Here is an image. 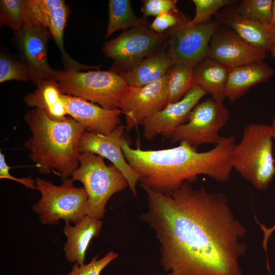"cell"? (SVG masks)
I'll return each mask as SVG.
<instances>
[{
  "label": "cell",
  "mask_w": 275,
  "mask_h": 275,
  "mask_svg": "<svg viewBox=\"0 0 275 275\" xmlns=\"http://www.w3.org/2000/svg\"><path fill=\"white\" fill-rule=\"evenodd\" d=\"M186 23L184 16L179 12L164 13L156 16L149 28L156 33L162 34L171 28L175 29Z\"/></svg>",
  "instance_id": "31"
},
{
  "label": "cell",
  "mask_w": 275,
  "mask_h": 275,
  "mask_svg": "<svg viewBox=\"0 0 275 275\" xmlns=\"http://www.w3.org/2000/svg\"><path fill=\"white\" fill-rule=\"evenodd\" d=\"M28 23L25 0L0 1L1 25H6L16 33Z\"/></svg>",
  "instance_id": "26"
},
{
  "label": "cell",
  "mask_w": 275,
  "mask_h": 275,
  "mask_svg": "<svg viewBox=\"0 0 275 275\" xmlns=\"http://www.w3.org/2000/svg\"><path fill=\"white\" fill-rule=\"evenodd\" d=\"M266 51L250 45L230 29L218 28L210 40L208 57L233 68L263 61Z\"/></svg>",
  "instance_id": "16"
},
{
  "label": "cell",
  "mask_w": 275,
  "mask_h": 275,
  "mask_svg": "<svg viewBox=\"0 0 275 275\" xmlns=\"http://www.w3.org/2000/svg\"><path fill=\"white\" fill-rule=\"evenodd\" d=\"M124 129L123 125H119L106 134L85 131L80 139L78 149L79 153H93L111 161L125 176L130 189L135 197L139 177L128 163L122 150L121 141Z\"/></svg>",
  "instance_id": "15"
},
{
  "label": "cell",
  "mask_w": 275,
  "mask_h": 275,
  "mask_svg": "<svg viewBox=\"0 0 275 275\" xmlns=\"http://www.w3.org/2000/svg\"><path fill=\"white\" fill-rule=\"evenodd\" d=\"M196 6L195 17L187 22L198 25L208 21L211 16L224 6L232 4L231 0H193Z\"/></svg>",
  "instance_id": "29"
},
{
  "label": "cell",
  "mask_w": 275,
  "mask_h": 275,
  "mask_svg": "<svg viewBox=\"0 0 275 275\" xmlns=\"http://www.w3.org/2000/svg\"><path fill=\"white\" fill-rule=\"evenodd\" d=\"M71 178L81 182L87 192V215L100 220L110 198L128 186L127 179L117 167L106 165L102 157L89 152L80 153L79 166Z\"/></svg>",
  "instance_id": "6"
},
{
  "label": "cell",
  "mask_w": 275,
  "mask_h": 275,
  "mask_svg": "<svg viewBox=\"0 0 275 275\" xmlns=\"http://www.w3.org/2000/svg\"><path fill=\"white\" fill-rule=\"evenodd\" d=\"M26 14L32 25L47 31L60 52L65 69L80 71L98 69V67L78 62L67 52L64 44V33L69 9L63 0H25Z\"/></svg>",
  "instance_id": "9"
},
{
  "label": "cell",
  "mask_w": 275,
  "mask_h": 275,
  "mask_svg": "<svg viewBox=\"0 0 275 275\" xmlns=\"http://www.w3.org/2000/svg\"><path fill=\"white\" fill-rule=\"evenodd\" d=\"M230 68L207 57L194 67L195 84L210 94L213 99L224 103Z\"/></svg>",
  "instance_id": "22"
},
{
  "label": "cell",
  "mask_w": 275,
  "mask_h": 275,
  "mask_svg": "<svg viewBox=\"0 0 275 275\" xmlns=\"http://www.w3.org/2000/svg\"><path fill=\"white\" fill-rule=\"evenodd\" d=\"M168 104L167 74L160 79L142 87L128 86L119 109L125 115V128L129 131L142 125L148 117Z\"/></svg>",
  "instance_id": "11"
},
{
  "label": "cell",
  "mask_w": 275,
  "mask_h": 275,
  "mask_svg": "<svg viewBox=\"0 0 275 275\" xmlns=\"http://www.w3.org/2000/svg\"><path fill=\"white\" fill-rule=\"evenodd\" d=\"M102 226L101 220L88 215L73 226L70 221H65L64 233L67 239L64 251L66 259L80 265L84 264L89 244L93 237L100 234Z\"/></svg>",
  "instance_id": "18"
},
{
  "label": "cell",
  "mask_w": 275,
  "mask_h": 275,
  "mask_svg": "<svg viewBox=\"0 0 275 275\" xmlns=\"http://www.w3.org/2000/svg\"><path fill=\"white\" fill-rule=\"evenodd\" d=\"M10 167L8 166L5 158V155L0 153V178L1 179H9L16 181L25 187L36 189V180L31 176L26 178H17L11 175L9 173Z\"/></svg>",
  "instance_id": "33"
},
{
  "label": "cell",
  "mask_w": 275,
  "mask_h": 275,
  "mask_svg": "<svg viewBox=\"0 0 275 275\" xmlns=\"http://www.w3.org/2000/svg\"><path fill=\"white\" fill-rule=\"evenodd\" d=\"M146 24L145 18L139 17L135 15L129 0L108 1V21L106 37L119 30L146 25Z\"/></svg>",
  "instance_id": "24"
},
{
  "label": "cell",
  "mask_w": 275,
  "mask_h": 275,
  "mask_svg": "<svg viewBox=\"0 0 275 275\" xmlns=\"http://www.w3.org/2000/svg\"><path fill=\"white\" fill-rule=\"evenodd\" d=\"M117 257L118 254L114 251L109 252L100 259H98L97 255L87 264L80 265L75 263L71 271L66 275H100L102 270Z\"/></svg>",
  "instance_id": "30"
},
{
  "label": "cell",
  "mask_w": 275,
  "mask_h": 275,
  "mask_svg": "<svg viewBox=\"0 0 275 275\" xmlns=\"http://www.w3.org/2000/svg\"><path fill=\"white\" fill-rule=\"evenodd\" d=\"M74 180L68 178L61 185L40 178L36 180V189L41 193L40 199L32 206L43 225H53L61 219L77 224L88 211V198L83 187L73 185Z\"/></svg>",
  "instance_id": "7"
},
{
  "label": "cell",
  "mask_w": 275,
  "mask_h": 275,
  "mask_svg": "<svg viewBox=\"0 0 275 275\" xmlns=\"http://www.w3.org/2000/svg\"><path fill=\"white\" fill-rule=\"evenodd\" d=\"M174 64L168 53L160 51L119 73L128 86L142 87L163 78Z\"/></svg>",
  "instance_id": "20"
},
{
  "label": "cell",
  "mask_w": 275,
  "mask_h": 275,
  "mask_svg": "<svg viewBox=\"0 0 275 275\" xmlns=\"http://www.w3.org/2000/svg\"><path fill=\"white\" fill-rule=\"evenodd\" d=\"M273 74V69L263 61L231 68L226 85V98L233 102L253 86L267 81Z\"/></svg>",
  "instance_id": "19"
},
{
  "label": "cell",
  "mask_w": 275,
  "mask_h": 275,
  "mask_svg": "<svg viewBox=\"0 0 275 275\" xmlns=\"http://www.w3.org/2000/svg\"><path fill=\"white\" fill-rule=\"evenodd\" d=\"M229 118V111L223 103L208 98L195 106L188 121L174 132L171 141L184 142L196 148L206 144L216 145L223 137L218 132Z\"/></svg>",
  "instance_id": "8"
},
{
  "label": "cell",
  "mask_w": 275,
  "mask_h": 275,
  "mask_svg": "<svg viewBox=\"0 0 275 275\" xmlns=\"http://www.w3.org/2000/svg\"><path fill=\"white\" fill-rule=\"evenodd\" d=\"M221 20L250 45L268 51L275 40V28L239 15L236 10L223 15Z\"/></svg>",
  "instance_id": "21"
},
{
  "label": "cell",
  "mask_w": 275,
  "mask_h": 275,
  "mask_svg": "<svg viewBox=\"0 0 275 275\" xmlns=\"http://www.w3.org/2000/svg\"><path fill=\"white\" fill-rule=\"evenodd\" d=\"M235 141L233 135L223 136L218 144L204 152L198 151L197 148L184 142L172 148L144 150L131 148L123 138L121 145L141 186L169 194L185 181H195L200 175L226 182L233 170L230 155Z\"/></svg>",
  "instance_id": "2"
},
{
  "label": "cell",
  "mask_w": 275,
  "mask_h": 275,
  "mask_svg": "<svg viewBox=\"0 0 275 275\" xmlns=\"http://www.w3.org/2000/svg\"><path fill=\"white\" fill-rule=\"evenodd\" d=\"M270 126L272 138L275 141V118L273 119Z\"/></svg>",
  "instance_id": "35"
},
{
  "label": "cell",
  "mask_w": 275,
  "mask_h": 275,
  "mask_svg": "<svg viewBox=\"0 0 275 275\" xmlns=\"http://www.w3.org/2000/svg\"><path fill=\"white\" fill-rule=\"evenodd\" d=\"M219 21L198 25L187 23L173 29L167 52L174 63L183 62L194 67L208 57L210 40L218 28Z\"/></svg>",
  "instance_id": "12"
},
{
  "label": "cell",
  "mask_w": 275,
  "mask_h": 275,
  "mask_svg": "<svg viewBox=\"0 0 275 275\" xmlns=\"http://www.w3.org/2000/svg\"><path fill=\"white\" fill-rule=\"evenodd\" d=\"M194 66L183 62L175 63L167 73L168 103L181 99L195 85Z\"/></svg>",
  "instance_id": "25"
},
{
  "label": "cell",
  "mask_w": 275,
  "mask_h": 275,
  "mask_svg": "<svg viewBox=\"0 0 275 275\" xmlns=\"http://www.w3.org/2000/svg\"><path fill=\"white\" fill-rule=\"evenodd\" d=\"M24 120L32 132L24 146L39 172H53L63 181L71 177L79 166L78 146L85 127L71 117L52 119L38 108L28 111Z\"/></svg>",
  "instance_id": "3"
},
{
  "label": "cell",
  "mask_w": 275,
  "mask_h": 275,
  "mask_svg": "<svg viewBox=\"0 0 275 275\" xmlns=\"http://www.w3.org/2000/svg\"><path fill=\"white\" fill-rule=\"evenodd\" d=\"M268 51L270 52L272 57L275 58V40L271 46L270 47V49H269Z\"/></svg>",
  "instance_id": "36"
},
{
  "label": "cell",
  "mask_w": 275,
  "mask_h": 275,
  "mask_svg": "<svg viewBox=\"0 0 275 275\" xmlns=\"http://www.w3.org/2000/svg\"><path fill=\"white\" fill-rule=\"evenodd\" d=\"M11 80L28 81L30 80L29 70L21 61L1 53L0 56V82Z\"/></svg>",
  "instance_id": "28"
},
{
  "label": "cell",
  "mask_w": 275,
  "mask_h": 275,
  "mask_svg": "<svg viewBox=\"0 0 275 275\" xmlns=\"http://www.w3.org/2000/svg\"><path fill=\"white\" fill-rule=\"evenodd\" d=\"M270 25L275 28V0H273L272 16Z\"/></svg>",
  "instance_id": "34"
},
{
  "label": "cell",
  "mask_w": 275,
  "mask_h": 275,
  "mask_svg": "<svg viewBox=\"0 0 275 275\" xmlns=\"http://www.w3.org/2000/svg\"><path fill=\"white\" fill-rule=\"evenodd\" d=\"M15 41L22 62L27 67L30 80L36 86L42 81L54 79L56 70L49 64L47 42L51 39L44 29L25 24L14 33Z\"/></svg>",
  "instance_id": "13"
},
{
  "label": "cell",
  "mask_w": 275,
  "mask_h": 275,
  "mask_svg": "<svg viewBox=\"0 0 275 275\" xmlns=\"http://www.w3.org/2000/svg\"><path fill=\"white\" fill-rule=\"evenodd\" d=\"M54 79L63 94L96 103L109 109L119 108L128 86L120 73L113 69L86 72L56 70Z\"/></svg>",
  "instance_id": "5"
},
{
  "label": "cell",
  "mask_w": 275,
  "mask_h": 275,
  "mask_svg": "<svg viewBox=\"0 0 275 275\" xmlns=\"http://www.w3.org/2000/svg\"><path fill=\"white\" fill-rule=\"evenodd\" d=\"M176 0H144L142 1L143 6L141 11L145 17L157 16L164 13H177Z\"/></svg>",
  "instance_id": "32"
},
{
  "label": "cell",
  "mask_w": 275,
  "mask_h": 275,
  "mask_svg": "<svg viewBox=\"0 0 275 275\" xmlns=\"http://www.w3.org/2000/svg\"><path fill=\"white\" fill-rule=\"evenodd\" d=\"M273 3V0H244L236 11L242 17L270 25Z\"/></svg>",
  "instance_id": "27"
},
{
  "label": "cell",
  "mask_w": 275,
  "mask_h": 275,
  "mask_svg": "<svg viewBox=\"0 0 275 275\" xmlns=\"http://www.w3.org/2000/svg\"><path fill=\"white\" fill-rule=\"evenodd\" d=\"M272 139L270 125L251 123L231 152L233 169L259 190L267 188L275 174Z\"/></svg>",
  "instance_id": "4"
},
{
  "label": "cell",
  "mask_w": 275,
  "mask_h": 275,
  "mask_svg": "<svg viewBox=\"0 0 275 275\" xmlns=\"http://www.w3.org/2000/svg\"><path fill=\"white\" fill-rule=\"evenodd\" d=\"M142 187L147 209L141 219L154 232L167 275H243L246 229L225 194L188 181L169 194Z\"/></svg>",
  "instance_id": "1"
},
{
  "label": "cell",
  "mask_w": 275,
  "mask_h": 275,
  "mask_svg": "<svg viewBox=\"0 0 275 275\" xmlns=\"http://www.w3.org/2000/svg\"><path fill=\"white\" fill-rule=\"evenodd\" d=\"M68 115L82 125L86 131L106 134L114 130L120 122V109L104 108L79 97L62 94Z\"/></svg>",
  "instance_id": "17"
},
{
  "label": "cell",
  "mask_w": 275,
  "mask_h": 275,
  "mask_svg": "<svg viewBox=\"0 0 275 275\" xmlns=\"http://www.w3.org/2000/svg\"><path fill=\"white\" fill-rule=\"evenodd\" d=\"M167 38L166 34L156 33L147 26L142 25L123 32L105 42L102 52L115 61L116 67L126 69L154 53Z\"/></svg>",
  "instance_id": "10"
},
{
  "label": "cell",
  "mask_w": 275,
  "mask_h": 275,
  "mask_svg": "<svg viewBox=\"0 0 275 275\" xmlns=\"http://www.w3.org/2000/svg\"><path fill=\"white\" fill-rule=\"evenodd\" d=\"M206 94L200 87L194 86L181 99L168 103L143 122L144 137L148 141L158 134L171 138L177 128L188 121L193 109Z\"/></svg>",
  "instance_id": "14"
},
{
  "label": "cell",
  "mask_w": 275,
  "mask_h": 275,
  "mask_svg": "<svg viewBox=\"0 0 275 275\" xmlns=\"http://www.w3.org/2000/svg\"><path fill=\"white\" fill-rule=\"evenodd\" d=\"M33 92L24 97L28 106L43 111L53 120H62L68 115L65 104L62 98L63 94L55 79L42 81Z\"/></svg>",
  "instance_id": "23"
}]
</instances>
